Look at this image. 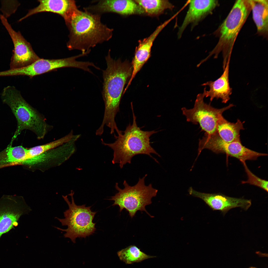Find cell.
Listing matches in <instances>:
<instances>
[{"mask_svg":"<svg viewBox=\"0 0 268 268\" xmlns=\"http://www.w3.org/2000/svg\"><path fill=\"white\" fill-rule=\"evenodd\" d=\"M101 16L77 7L73 10L65 22L69 32L67 44L69 50L85 53L111 38L113 29L101 22Z\"/></svg>","mask_w":268,"mask_h":268,"instance_id":"cell-1","label":"cell"},{"mask_svg":"<svg viewBox=\"0 0 268 268\" xmlns=\"http://www.w3.org/2000/svg\"><path fill=\"white\" fill-rule=\"evenodd\" d=\"M109 50L105 59L107 67L103 70L102 94L105 109L101 129L106 126L113 131L118 129L115 118L119 111V105L124 86L132 72V65L127 61L112 58Z\"/></svg>","mask_w":268,"mask_h":268,"instance_id":"cell-2","label":"cell"},{"mask_svg":"<svg viewBox=\"0 0 268 268\" xmlns=\"http://www.w3.org/2000/svg\"><path fill=\"white\" fill-rule=\"evenodd\" d=\"M133 120L132 124L130 123L123 133L114 135L116 140L113 143H107L101 139V143L110 148L113 151V164H118L122 168L127 163L131 164L132 158L139 154L148 155L157 163L158 161L151 154L160 155L151 146L150 137L158 131H145L138 127L136 121L132 105H131Z\"/></svg>","mask_w":268,"mask_h":268,"instance_id":"cell-3","label":"cell"},{"mask_svg":"<svg viewBox=\"0 0 268 268\" xmlns=\"http://www.w3.org/2000/svg\"><path fill=\"white\" fill-rule=\"evenodd\" d=\"M251 10L249 0L236 1L229 14L214 33L219 37L218 41L208 55L202 61L204 62L212 55L216 58L222 52L224 69L230 59L234 42L241 28Z\"/></svg>","mask_w":268,"mask_h":268,"instance_id":"cell-4","label":"cell"},{"mask_svg":"<svg viewBox=\"0 0 268 268\" xmlns=\"http://www.w3.org/2000/svg\"><path fill=\"white\" fill-rule=\"evenodd\" d=\"M2 102L10 108L17 122V128L11 142L24 130L34 133L38 139L43 138L47 131V125L44 120L22 96L14 86L4 87L1 94Z\"/></svg>","mask_w":268,"mask_h":268,"instance_id":"cell-5","label":"cell"},{"mask_svg":"<svg viewBox=\"0 0 268 268\" xmlns=\"http://www.w3.org/2000/svg\"><path fill=\"white\" fill-rule=\"evenodd\" d=\"M72 191L69 194L71 197V202L69 201L67 196H63L68 205V208L64 212V218L57 219L62 226L67 228L63 229L55 227L57 229L65 232V237L69 238L73 243L76 242L77 237L85 238L93 234L96 230V223L93 221L97 212H93L91 206L86 207L85 204L81 205H76L74 201Z\"/></svg>","mask_w":268,"mask_h":268,"instance_id":"cell-6","label":"cell"},{"mask_svg":"<svg viewBox=\"0 0 268 268\" xmlns=\"http://www.w3.org/2000/svg\"><path fill=\"white\" fill-rule=\"evenodd\" d=\"M147 175L146 174L142 178H139L137 183L133 186L129 185L125 180L123 189L120 188L116 183L115 187L118 192L108 199L114 201L112 205H118L120 212L125 209L132 218L138 211H145L151 217H153L148 212L145 207L152 203L151 199L156 196L158 190L153 188L151 184L145 185L144 180Z\"/></svg>","mask_w":268,"mask_h":268,"instance_id":"cell-7","label":"cell"},{"mask_svg":"<svg viewBox=\"0 0 268 268\" xmlns=\"http://www.w3.org/2000/svg\"><path fill=\"white\" fill-rule=\"evenodd\" d=\"M204 97L203 93L198 94L192 108L188 109L183 107L181 110L187 121L194 124H199L202 130L207 134H215L217 133L216 126L220 117L224 111L234 105L230 104L226 107L217 109L210 104L205 103L203 100Z\"/></svg>","mask_w":268,"mask_h":268,"instance_id":"cell-8","label":"cell"},{"mask_svg":"<svg viewBox=\"0 0 268 268\" xmlns=\"http://www.w3.org/2000/svg\"><path fill=\"white\" fill-rule=\"evenodd\" d=\"M86 56V53H81L62 59H47L40 58L27 66L4 71L3 74L4 76L22 75L32 77L57 68L69 67L79 68L88 72L90 70L89 67L91 66L90 62L79 61L76 60L78 58Z\"/></svg>","mask_w":268,"mask_h":268,"instance_id":"cell-9","label":"cell"},{"mask_svg":"<svg viewBox=\"0 0 268 268\" xmlns=\"http://www.w3.org/2000/svg\"><path fill=\"white\" fill-rule=\"evenodd\" d=\"M31 210L23 197L3 195L0 198V238L18 226L20 217Z\"/></svg>","mask_w":268,"mask_h":268,"instance_id":"cell-10","label":"cell"},{"mask_svg":"<svg viewBox=\"0 0 268 268\" xmlns=\"http://www.w3.org/2000/svg\"><path fill=\"white\" fill-rule=\"evenodd\" d=\"M0 19L12 39L14 45L13 53L10 64V69L27 66L40 58L34 51L30 43L20 32L14 30L6 18L1 14Z\"/></svg>","mask_w":268,"mask_h":268,"instance_id":"cell-11","label":"cell"},{"mask_svg":"<svg viewBox=\"0 0 268 268\" xmlns=\"http://www.w3.org/2000/svg\"><path fill=\"white\" fill-rule=\"evenodd\" d=\"M188 192L190 195L202 199L213 210L220 211L224 213L236 207L246 210L251 204L249 200L230 197L220 194L200 192L194 190L192 187L189 188Z\"/></svg>","mask_w":268,"mask_h":268,"instance_id":"cell-12","label":"cell"},{"mask_svg":"<svg viewBox=\"0 0 268 268\" xmlns=\"http://www.w3.org/2000/svg\"><path fill=\"white\" fill-rule=\"evenodd\" d=\"M97 3L83 8L91 13L101 14L114 13L121 15L142 14L145 11L134 0H103L97 1Z\"/></svg>","mask_w":268,"mask_h":268,"instance_id":"cell-13","label":"cell"},{"mask_svg":"<svg viewBox=\"0 0 268 268\" xmlns=\"http://www.w3.org/2000/svg\"><path fill=\"white\" fill-rule=\"evenodd\" d=\"M188 9L177 34L180 38L184 31L190 24L192 26L196 25L206 16L210 14L218 6L216 0H194L189 1Z\"/></svg>","mask_w":268,"mask_h":268,"instance_id":"cell-14","label":"cell"},{"mask_svg":"<svg viewBox=\"0 0 268 268\" xmlns=\"http://www.w3.org/2000/svg\"><path fill=\"white\" fill-rule=\"evenodd\" d=\"M170 21V20L169 19L165 21L158 27L149 37L139 41L138 44L136 48L134 56L132 61V73L126 86L127 88H128L136 74L150 57L151 47L155 39Z\"/></svg>","mask_w":268,"mask_h":268,"instance_id":"cell-15","label":"cell"},{"mask_svg":"<svg viewBox=\"0 0 268 268\" xmlns=\"http://www.w3.org/2000/svg\"><path fill=\"white\" fill-rule=\"evenodd\" d=\"M38 5L29 10L24 16L19 21L33 15L39 13L49 12L58 14L64 19L65 21L68 19L73 10L77 7L76 2L71 0H39Z\"/></svg>","mask_w":268,"mask_h":268,"instance_id":"cell-16","label":"cell"},{"mask_svg":"<svg viewBox=\"0 0 268 268\" xmlns=\"http://www.w3.org/2000/svg\"><path fill=\"white\" fill-rule=\"evenodd\" d=\"M230 59L227 61L224 71L221 75L215 80L209 81L202 84V86H208V91L206 88L204 89L203 93L205 97L210 98L211 101L214 98L220 99L222 102L226 103L230 100V96L232 93V89L230 85L229 80V63Z\"/></svg>","mask_w":268,"mask_h":268,"instance_id":"cell-17","label":"cell"},{"mask_svg":"<svg viewBox=\"0 0 268 268\" xmlns=\"http://www.w3.org/2000/svg\"><path fill=\"white\" fill-rule=\"evenodd\" d=\"M253 20L259 34L267 36L268 31V0H249Z\"/></svg>","mask_w":268,"mask_h":268,"instance_id":"cell-18","label":"cell"},{"mask_svg":"<svg viewBox=\"0 0 268 268\" xmlns=\"http://www.w3.org/2000/svg\"><path fill=\"white\" fill-rule=\"evenodd\" d=\"M244 123L239 119L235 123L230 122L222 115L220 117L217 123L218 134L223 140L227 142L240 141V133L241 130L244 129Z\"/></svg>","mask_w":268,"mask_h":268,"instance_id":"cell-19","label":"cell"},{"mask_svg":"<svg viewBox=\"0 0 268 268\" xmlns=\"http://www.w3.org/2000/svg\"><path fill=\"white\" fill-rule=\"evenodd\" d=\"M10 143L0 152V169L13 165H22L27 157L28 149L22 146L14 147Z\"/></svg>","mask_w":268,"mask_h":268,"instance_id":"cell-20","label":"cell"},{"mask_svg":"<svg viewBox=\"0 0 268 268\" xmlns=\"http://www.w3.org/2000/svg\"><path fill=\"white\" fill-rule=\"evenodd\" d=\"M149 15L157 16L167 9L172 10L174 5L167 0H134Z\"/></svg>","mask_w":268,"mask_h":268,"instance_id":"cell-21","label":"cell"},{"mask_svg":"<svg viewBox=\"0 0 268 268\" xmlns=\"http://www.w3.org/2000/svg\"><path fill=\"white\" fill-rule=\"evenodd\" d=\"M120 259L127 264L139 262L145 260L156 257L146 254L136 246L130 245L118 252Z\"/></svg>","mask_w":268,"mask_h":268,"instance_id":"cell-22","label":"cell"},{"mask_svg":"<svg viewBox=\"0 0 268 268\" xmlns=\"http://www.w3.org/2000/svg\"><path fill=\"white\" fill-rule=\"evenodd\" d=\"M74 135L71 131L67 135L56 140L28 149L27 160L61 145L70 140Z\"/></svg>","mask_w":268,"mask_h":268,"instance_id":"cell-23","label":"cell"},{"mask_svg":"<svg viewBox=\"0 0 268 268\" xmlns=\"http://www.w3.org/2000/svg\"><path fill=\"white\" fill-rule=\"evenodd\" d=\"M248 177L246 181H243L242 183H249L259 187L268 192V181L258 177L253 173L249 169L245 162L242 163Z\"/></svg>","mask_w":268,"mask_h":268,"instance_id":"cell-24","label":"cell"},{"mask_svg":"<svg viewBox=\"0 0 268 268\" xmlns=\"http://www.w3.org/2000/svg\"><path fill=\"white\" fill-rule=\"evenodd\" d=\"M255 268V267H251L250 268Z\"/></svg>","mask_w":268,"mask_h":268,"instance_id":"cell-25","label":"cell"}]
</instances>
